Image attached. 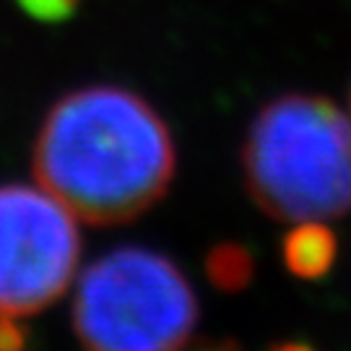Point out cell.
<instances>
[{"instance_id": "cell-4", "label": "cell", "mask_w": 351, "mask_h": 351, "mask_svg": "<svg viewBox=\"0 0 351 351\" xmlns=\"http://www.w3.org/2000/svg\"><path fill=\"white\" fill-rule=\"evenodd\" d=\"M75 216L45 188H0V313L34 315L63 294L78 265Z\"/></svg>"}, {"instance_id": "cell-2", "label": "cell", "mask_w": 351, "mask_h": 351, "mask_svg": "<svg viewBox=\"0 0 351 351\" xmlns=\"http://www.w3.org/2000/svg\"><path fill=\"white\" fill-rule=\"evenodd\" d=\"M255 203L281 221H328L351 211V123L320 97H281L255 117L245 151Z\"/></svg>"}, {"instance_id": "cell-6", "label": "cell", "mask_w": 351, "mask_h": 351, "mask_svg": "<svg viewBox=\"0 0 351 351\" xmlns=\"http://www.w3.org/2000/svg\"><path fill=\"white\" fill-rule=\"evenodd\" d=\"M208 278L216 289L221 291H239L250 284L252 278V255L247 247L226 242L213 247L208 261H206Z\"/></svg>"}, {"instance_id": "cell-1", "label": "cell", "mask_w": 351, "mask_h": 351, "mask_svg": "<svg viewBox=\"0 0 351 351\" xmlns=\"http://www.w3.org/2000/svg\"><path fill=\"white\" fill-rule=\"evenodd\" d=\"M34 177L86 224H123L167 193L175 143L138 94L86 86L47 112L34 146Z\"/></svg>"}, {"instance_id": "cell-3", "label": "cell", "mask_w": 351, "mask_h": 351, "mask_svg": "<svg viewBox=\"0 0 351 351\" xmlns=\"http://www.w3.org/2000/svg\"><path fill=\"white\" fill-rule=\"evenodd\" d=\"M198 320L188 278L159 252L123 247L88 268L73 323L91 351H182Z\"/></svg>"}, {"instance_id": "cell-10", "label": "cell", "mask_w": 351, "mask_h": 351, "mask_svg": "<svg viewBox=\"0 0 351 351\" xmlns=\"http://www.w3.org/2000/svg\"><path fill=\"white\" fill-rule=\"evenodd\" d=\"M195 351H239V349H234V346H226V343H221V346H198Z\"/></svg>"}, {"instance_id": "cell-5", "label": "cell", "mask_w": 351, "mask_h": 351, "mask_svg": "<svg viewBox=\"0 0 351 351\" xmlns=\"http://www.w3.org/2000/svg\"><path fill=\"white\" fill-rule=\"evenodd\" d=\"M336 237L323 221H300L284 237V263L300 278H320L333 268Z\"/></svg>"}, {"instance_id": "cell-7", "label": "cell", "mask_w": 351, "mask_h": 351, "mask_svg": "<svg viewBox=\"0 0 351 351\" xmlns=\"http://www.w3.org/2000/svg\"><path fill=\"white\" fill-rule=\"evenodd\" d=\"M21 5L37 19H65L75 11L78 0H21Z\"/></svg>"}, {"instance_id": "cell-9", "label": "cell", "mask_w": 351, "mask_h": 351, "mask_svg": "<svg viewBox=\"0 0 351 351\" xmlns=\"http://www.w3.org/2000/svg\"><path fill=\"white\" fill-rule=\"evenodd\" d=\"M271 351H315L313 346H307V343H297V341H289V343H278L274 346Z\"/></svg>"}, {"instance_id": "cell-8", "label": "cell", "mask_w": 351, "mask_h": 351, "mask_svg": "<svg viewBox=\"0 0 351 351\" xmlns=\"http://www.w3.org/2000/svg\"><path fill=\"white\" fill-rule=\"evenodd\" d=\"M26 333L13 323V315L0 313V351H24Z\"/></svg>"}]
</instances>
